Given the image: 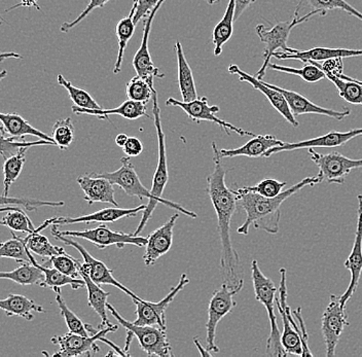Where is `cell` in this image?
Instances as JSON below:
<instances>
[{
    "label": "cell",
    "mask_w": 362,
    "mask_h": 357,
    "mask_svg": "<svg viewBox=\"0 0 362 357\" xmlns=\"http://www.w3.org/2000/svg\"><path fill=\"white\" fill-rule=\"evenodd\" d=\"M214 151V171L207 177V192L217 216V230L221 239V266L225 282L230 286H236L241 278H238L240 257L233 246L230 238V223L236 212L237 198L233 189H228L226 184V169L219 157L218 148L212 142Z\"/></svg>",
    "instance_id": "6da1fadb"
},
{
    "label": "cell",
    "mask_w": 362,
    "mask_h": 357,
    "mask_svg": "<svg viewBox=\"0 0 362 357\" xmlns=\"http://www.w3.org/2000/svg\"><path fill=\"white\" fill-rule=\"evenodd\" d=\"M319 184L320 182L317 175L314 177H307L273 198H267L251 192H243L240 189H233L236 196L238 204L246 212L245 221L237 232L239 234L248 235L249 229L253 227L257 230H264L269 234H277L279 232L280 218H281L280 208L284 201L305 187H314Z\"/></svg>",
    "instance_id": "7a4b0ae2"
},
{
    "label": "cell",
    "mask_w": 362,
    "mask_h": 357,
    "mask_svg": "<svg viewBox=\"0 0 362 357\" xmlns=\"http://www.w3.org/2000/svg\"><path fill=\"white\" fill-rule=\"evenodd\" d=\"M251 279L255 288V299L266 308L269 320H270L271 332L267 341V356H287L288 354L283 348L281 334H280L275 315L277 288L270 278L267 277L262 272L257 259H253L251 263Z\"/></svg>",
    "instance_id": "3957f363"
},
{
    "label": "cell",
    "mask_w": 362,
    "mask_h": 357,
    "mask_svg": "<svg viewBox=\"0 0 362 357\" xmlns=\"http://www.w3.org/2000/svg\"><path fill=\"white\" fill-rule=\"evenodd\" d=\"M122 166L117 170L112 171V172L104 173H93L94 175L99 176V177L106 178L110 180L113 185H117L130 197H136V198L148 199V204L146 205V209L144 210L141 221H140L139 226L133 234L138 236L140 233L144 230V228L148 223L149 219L151 218L156 207L158 204L157 199L151 195V191L147 189L139 176L136 173L134 165L130 161V157H124L121 160Z\"/></svg>",
    "instance_id": "277c9868"
},
{
    "label": "cell",
    "mask_w": 362,
    "mask_h": 357,
    "mask_svg": "<svg viewBox=\"0 0 362 357\" xmlns=\"http://www.w3.org/2000/svg\"><path fill=\"white\" fill-rule=\"evenodd\" d=\"M313 13H308L304 16H300L298 12H294L293 19L289 21L278 22L271 27L270 29L267 28L264 25H257L255 31L259 36L260 42L266 45L264 49V63L259 71L255 74V78L262 81L266 76V70L268 69L270 64L271 58L274 54L281 49L282 52H288L291 47H287L289 35L294 27L309 21L312 17H314Z\"/></svg>",
    "instance_id": "5b68a950"
},
{
    "label": "cell",
    "mask_w": 362,
    "mask_h": 357,
    "mask_svg": "<svg viewBox=\"0 0 362 357\" xmlns=\"http://www.w3.org/2000/svg\"><path fill=\"white\" fill-rule=\"evenodd\" d=\"M153 122H155L158 134V157L157 169H156V172L153 174V185H151V195L157 199L158 204L166 205V206L178 210L181 213L185 214V216H189V218H196L197 213H194V211H191V210L181 206L178 203L172 202V201L163 199L165 187H166L167 184H168L169 172L168 164H167L166 141H165V134L162 127V119H160V110L158 104V94L156 90L153 93Z\"/></svg>",
    "instance_id": "8992f818"
},
{
    "label": "cell",
    "mask_w": 362,
    "mask_h": 357,
    "mask_svg": "<svg viewBox=\"0 0 362 357\" xmlns=\"http://www.w3.org/2000/svg\"><path fill=\"white\" fill-rule=\"evenodd\" d=\"M107 310L112 314L117 322L126 329L127 333L133 334L138 339L140 347L148 356H173L171 345L167 336L166 329L153 325H137L134 322L124 320L121 314L115 310L112 305L108 304Z\"/></svg>",
    "instance_id": "52a82bcc"
},
{
    "label": "cell",
    "mask_w": 362,
    "mask_h": 357,
    "mask_svg": "<svg viewBox=\"0 0 362 357\" xmlns=\"http://www.w3.org/2000/svg\"><path fill=\"white\" fill-rule=\"evenodd\" d=\"M243 286L244 280L242 278L234 288L228 286L226 282H223L221 288L212 293L209 306H208V320L206 323V344H207V350L210 352H216V353L219 352V348L215 343L217 325L237 306L234 297L241 291Z\"/></svg>",
    "instance_id": "ba28073f"
},
{
    "label": "cell",
    "mask_w": 362,
    "mask_h": 357,
    "mask_svg": "<svg viewBox=\"0 0 362 357\" xmlns=\"http://www.w3.org/2000/svg\"><path fill=\"white\" fill-rule=\"evenodd\" d=\"M52 233L62 235L66 237H76V238L83 239L94 244L99 250H105L110 246H117V248H124L126 245H134L138 247L146 246L147 238L134 234H126L124 232H115L108 229L105 225L94 229L83 230H60L58 226H52Z\"/></svg>",
    "instance_id": "9c48e42d"
},
{
    "label": "cell",
    "mask_w": 362,
    "mask_h": 357,
    "mask_svg": "<svg viewBox=\"0 0 362 357\" xmlns=\"http://www.w3.org/2000/svg\"><path fill=\"white\" fill-rule=\"evenodd\" d=\"M90 336H85L74 334L71 332L64 336H55L51 339L53 344L58 345L60 350L53 356L71 357V356H90L100 351L96 341H100L102 336L117 331V325L103 327L96 331L90 324H86Z\"/></svg>",
    "instance_id": "30bf717a"
},
{
    "label": "cell",
    "mask_w": 362,
    "mask_h": 357,
    "mask_svg": "<svg viewBox=\"0 0 362 357\" xmlns=\"http://www.w3.org/2000/svg\"><path fill=\"white\" fill-rule=\"evenodd\" d=\"M308 153L318 167L317 177L320 184L323 182L332 185L345 184L346 176L349 175L354 169L362 167V159H349L337 151L322 155L316 151L315 148H308Z\"/></svg>",
    "instance_id": "8fae6325"
},
{
    "label": "cell",
    "mask_w": 362,
    "mask_h": 357,
    "mask_svg": "<svg viewBox=\"0 0 362 357\" xmlns=\"http://www.w3.org/2000/svg\"><path fill=\"white\" fill-rule=\"evenodd\" d=\"M52 235L55 237L57 240L61 241V242L64 243L65 245L71 246V247L76 248V250H78L83 259V264L79 263L78 261V267L83 272L89 275V277L93 281L96 282L99 286L105 284V286H115V288L121 289V291H123L127 295H129L133 300H142L140 299L137 295H135V293H133L131 289L123 286L119 280L115 279L112 275L113 271L110 270L105 264L102 263L99 259H95L81 244L76 242L74 239L67 238L66 236L57 234V233H52Z\"/></svg>",
    "instance_id": "7c38bea8"
},
{
    "label": "cell",
    "mask_w": 362,
    "mask_h": 357,
    "mask_svg": "<svg viewBox=\"0 0 362 357\" xmlns=\"http://www.w3.org/2000/svg\"><path fill=\"white\" fill-rule=\"evenodd\" d=\"M279 295L276 298V306L283 322L281 342L288 356H303V345L298 323L294 320L293 311L287 304L286 269H280Z\"/></svg>",
    "instance_id": "4fadbf2b"
},
{
    "label": "cell",
    "mask_w": 362,
    "mask_h": 357,
    "mask_svg": "<svg viewBox=\"0 0 362 357\" xmlns=\"http://www.w3.org/2000/svg\"><path fill=\"white\" fill-rule=\"evenodd\" d=\"M208 103L209 101H208L207 97H201V98L194 99V100L189 101V103L169 98L167 99L166 105L176 106V107L181 108L185 114L189 115L192 121L197 122V123H200V122H211V123L217 124V125H219V127L223 128L228 133V135L230 134V131H233V132H236L240 136H255V133L238 128L236 126L233 125V124L228 123V122L217 117L216 114L221 110V108L217 105H209Z\"/></svg>",
    "instance_id": "5bb4252c"
},
{
    "label": "cell",
    "mask_w": 362,
    "mask_h": 357,
    "mask_svg": "<svg viewBox=\"0 0 362 357\" xmlns=\"http://www.w3.org/2000/svg\"><path fill=\"white\" fill-rule=\"evenodd\" d=\"M189 279L185 273L181 275L180 282L177 286L170 291L168 295L160 300V302L153 303L148 300H133L136 306V318L135 324L137 325H153V327H160V329H166V310L170 306L176 295L180 291L185 288L189 284Z\"/></svg>",
    "instance_id": "9a60e30c"
},
{
    "label": "cell",
    "mask_w": 362,
    "mask_h": 357,
    "mask_svg": "<svg viewBox=\"0 0 362 357\" xmlns=\"http://www.w3.org/2000/svg\"><path fill=\"white\" fill-rule=\"evenodd\" d=\"M349 325L346 307L341 303V295H330V302L321 320V329L327 346V356H336V348L344 329Z\"/></svg>",
    "instance_id": "2e32d148"
},
{
    "label": "cell",
    "mask_w": 362,
    "mask_h": 357,
    "mask_svg": "<svg viewBox=\"0 0 362 357\" xmlns=\"http://www.w3.org/2000/svg\"><path fill=\"white\" fill-rule=\"evenodd\" d=\"M165 0H160L156 6V8L151 11L147 16V19L144 22V35H142L141 45L139 49L136 52L134 58H133V67H134L136 74L140 78H144L151 86H153V78H165L164 74H160V69L156 66L153 59L151 57L148 49L149 35H151V26H153V20L158 11L160 10Z\"/></svg>",
    "instance_id": "e0dca14e"
},
{
    "label": "cell",
    "mask_w": 362,
    "mask_h": 357,
    "mask_svg": "<svg viewBox=\"0 0 362 357\" xmlns=\"http://www.w3.org/2000/svg\"><path fill=\"white\" fill-rule=\"evenodd\" d=\"M359 136H362V128L353 129V130L347 131V132L332 131V132L322 135V136L304 140V141L291 142V144L284 142L283 146H276V148H271V150L267 151L264 153V158H270L274 153H281V151L303 150V148H339V146H345L350 140Z\"/></svg>",
    "instance_id": "ac0fdd59"
},
{
    "label": "cell",
    "mask_w": 362,
    "mask_h": 357,
    "mask_svg": "<svg viewBox=\"0 0 362 357\" xmlns=\"http://www.w3.org/2000/svg\"><path fill=\"white\" fill-rule=\"evenodd\" d=\"M228 74L239 76L240 81L248 83L249 85L252 86L253 89L262 93V94L267 97V99H268L269 103L272 104V106H273L293 127L298 128V126H300V123H298V119H296V117H294L293 112H291L288 103H287L286 99L284 98L281 93L278 92L277 90L273 89L268 83H264V81L259 80V78H255V76L246 74L243 70L240 69L238 65H230V66H228Z\"/></svg>",
    "instance_id": "d6986e66"
},
{
    "label": "cell",
    "mask_w": 362,
    "mask_h": 357,
    "mask_svg": "<svg viewBox=\"0 0 362 357\" xmlns=\"http://www.w3.org/2000/svg\"><path fill=\"white\" fill-rule=\"evenodd\" d=\"M358 209H357V228L355 233L354 244L348 259L344 266L350 272L351 279L349 286L345 293L341 295V303L346 307L352 295H354L361 281L362 274V195L357 196Z\"/></svg>",
    "instance_id": "ffe728a7"
},
{
    "label": "cell",
    "mask_w": 362,
    "mask_h": 357,
    "mask_svg": "<svg viewBox=\"0 0 362 357\" xmlns=\"http://www.w3.org/2000/svg\"><path fill=\"white\" fill-rule=\"evenodd\" d=\"M180 214L175 213L158 229L153 230L147 237L146 252L144 255V264L147 267L155 265L160 257L167 254L173 243V230Z\"/></svg>",
    "instance_id": "44dd1931"
},
{
    "label": "cell",
    "mask_w": 362,
    "mask_h": 357,
    "mask_svg": "<svg viewBox=\"0 0 362 357\" xmlns=\"http://www.w3.org/2000/svg\"><path fill=\"white\" fill-rule=\"evenodd\" d=\"M273 89L277 90L278 92L281 93L284 98L286 99L288 103L289 108L293 112L294 117H298L302 115H320L323 117H330V119H341L345 117H349L351 110L349 108H346L343 112H338V110H328V108L322 107V106L317 105V104L312 103L309 99L305 98L300 93L291 91V90L283 89V88L278 87V86L271 85Z\"/></svg>",
    "instance_id": "7402d4cb"
},
{
    "label": "cell",
    "mask_w": 362,
    "mask_h": 357,
    "mask_svg": "<svg viewBox=\"0 0 362 357\" xmlns=\"http://www.w3.org/2000/svg\"><path fill=\"white\" fill-rule=\"evenodd\" d=\"M146 205H140L135 208L110 207L103 208L98 211L93 212L86 216L78 218H69V216H55L52 218V226L72 225V223H115L119 219L129 218V216H137L139 212L146 209Z\"/></svg>",
    "instance_id": "603a6c76"
},
{
    "label": "cell",
    "mask_w": 362,
    "mask_h": 357,
    "mask_svg": "<svg viewBox=\"0 0 362 357\" xmlns=\"http://www.w3.org/2000/svg\"><path fill=\"white\" fill-rule=\"evenodd\" d=\"M362 56V49H334V47H313L308 51L289 49L288 52H276L273 57L281 59V60H300L304 63L315 62L321 63V61H327L334 58H352Z\"/></svg>",
    "instance_id": "cb8c5ba5"
},
{
    "label": "cell",
    "mask_w": 362,
    "mask_h": 357,
    "mask_svg": "<svg viewBox=\"0 0 362 357\" xmlns=\"http://www.w3.org/2000/svg\"><path fill=\"white\" fill-rule=\"evenodd\" d=\"M85 194V200L90 205L94 203H108L119 207L115 198V187L110 180L99 177L94 174H83L76 180Z\"/></svg>",
    "instance_id": "d4e9b609"
},
{
    "label": "cell",
    "mask_w": 362,
    "mask_h": 357,
    "mask_svg": "<svg viewBox=\"0 0 362 357\" xmlns=\"http://www.w3.org/2000/svg\"><path fill=\"white\" fill-rule=\"evenodd\" d=\"M282 140L276 139L273 135H255L247 144L234 150H219L221 159H230L235 157L264 158V153L276 146H283Z\"/></svg>",
    "instance_id": "484cf974"
},
{
    "label": "cell",
    "mask_w": 362,
    "mask_h": 357,
    "mask_svg": "<svg viewBox=\"0 0 362 357\" xmlns=\"http://www.w3.org/2000/svg\"><path fill=\"white\" fill-rule=\"evenodd\" d=\"M71 110L74 114L96 115L100 119H107L108 115H121L127 119H137L142 117H146L148 119L151 117L146 112V103L131 100V99H128L123 104L112 108V110H103V108L89 110V108H81L76 105L72 106Z\"/></svg>",
    "instance_id": "4316f807"
},
{
    "label": "cell",
    "mask_w": 362,
    "mask_h": 357,
    "mask_svg": "<svg viewBox=\"0 0 362 357\" xmlns=\"http://www.w3.org/2000/svg\"><path fill=\"white\" fill-rule=\"evenodd\" d=\"M26 252L29 259H30V263L37 267V268H40V270L42 271V273H44L45 279L44 281L40 284V288H52L55 293H60L61 288L66 286H69L70 288L74 289V291L85 288L86 283L83 278L79 279V278L67 276V275L63 274L62 272L57 270L54 267L53 268H49V267H45V265H40V264L37 263L36 259H34L33 252H31L28 248H26Z\"/></svg>",
    "instance_id": "83f0119b"
},
{
    "label": "cell",
    "mask_w": 362,
    "mask_h": 357,
    "mask_svg": "<svg viewBox=\"0 0 362 357\" xmlns=\"http://www.w3.org/2000/svg\"><path fill=\"white\" fill-rule=\"evenodd\" d=\"M334 10L343 11L362 21V13L353 8L346 0H298L296 12L300 15V13L305 12L313 13L315 16H325L328 12Z\"/></svg>",
    "instance_id": "f1b7e54d"
},
{
    "label": "cell",
    "mask_w": 362,
    "mask_h": 357,
    "mask_svg": "<svg viewBox=\"0 0 362 357\" xmlns=\"http://www.w3.org/2000/svg\"><path fill=\"white\" fill-rule=\"evenodd\" d=\"M79 275L83 278L86 283V288L88 291V302L89 306L95 313L98 314L101 318V324L99 325V329H103L106 327H112V323L108 320L107 317V298L110 297V293H106L103 289L97 284L96 282L93 281L87 273L83 272L78 267Z\"/></svg>",
    "instance_id": "f546056e"
},
{
    "label": "cell",
    "mask_w": 362,
    "mask_h": 357,
    "mask_svg": "<svg viewBox=\"0 0 362 357\" xmlns=\"http://www.w3.org/2000/svg\"><path fill=\"white\" fill-rule=\"evenodd\" d=\"M175 52L176 57H177L178 86H180L181 97H182V101L189 103V101L198 98V94H197L194 74H192L191 66L183 53L180 40L176 42Z\"/></svg>",
    "instance_id": "4dcf8cb0"
},
{
    "label": "cell",
    "mask_w": 362,
    "mask_h": 357,
    "mask_svg": "<svg viewBox=\"0 0 362 357\" xmlns=\"http://www.w3.org/2000/svg\"><path fill=\"white\" fill-rule=\"evenodd\" d=\"M0 309L6 312L8 316H19L27 322L34 320L35 313H45V310L40 305L36 304L34 300L22 295H8L6 299L0 300Z\"/></svg>",
    "instance_id": "1f68e13d"
},
{
    "label": "cell",
    "mask_w": 362,
    "mask_h": 357,
    "mask_svg": "<svg viewBox=\"0 0 362 357\" xmlns=\"http://www.w3.org/2000/svg\"><path fill=\"white\" fill-rule=\"evenodd\" d=\"M49 226H51V223H49V219H47L42 226L36 228L33 233L27 234L25 238L20 237L22 242L24 243L25 247L28 248L33 254L40 255L42 257H47V259L54 257V255L67 254L64 248L53 245L47 237L40 234V232L47 229Z\"/></svg>",
    "instance_id": "d6a6232c"
},
{
    "label": "cell",
    "mask_w": 362,
    "mask_h": 357,
    "mask_svg": "<svg viewBox=\"0 0 362 357\" xmlns=\"http://www.w3.org/2000/svg\"><path fill=\"white\" fill-rule=\"evenodd\" d=\"M0 122L2 123V127L6 131L8 137L17 139V137H24L26 135L38 137L40 139L49 140L54 142L53 139L42 131L33 127L29 124L24 117L18 114H2L0 112ZM55 144V142H54Z\"/></svg>",
    "instance_id": "836d02e7"
},
{
    "label": "cell",
    "mask_w": 362,
    "mask_h": 357,
    "mask_svg": "<svg viewBox=\"0 0 362 357\" xmlns=\"http://www.w3.org/2000/svg\"><path fill=\"white\" fill-rule=\"evenodd\" d=\"M323 72H325V78L336 86L339 96L344 100L355 105H362V81L346 76L344 72H338V74Z\"/></svg>",
    "instance_id": "e575fe53"
},
{
    "label": "cell",
    "mask_w": 362,
    "mask_h": 357,
    "mask_svg": "<svg viewBox=\"0 0 362 357\" xmlns=\"http://www.w3.org/2000/svg\"><path fill=\"white\" fill-rule=\"evenodd\" d=\"M235 8L236 0H228V6L223 19L214 27L212 42L214 45V55L223 53V47L230 40L234 31Z\"/></svg>",
    "instance_id": "d590c367"
},
{
    "label": "cell",
    "mask_w": 362,
    "mask_h": 357,
    "mask_svg": "<svg viewBox=\"0 0 362 357\" xmlns=\"http://www.w3.org/2000/svg\"><path fill=\"white\" fill-rule=\"evenodd\" d=\"M0 279H8L20 286H40L45 279L44 273L31 263L21 264L15 270L0 272Z\"/></svg>",
    "instance_id": "8d00e7d4"
},
{
    "label": "cell",
    "mask_w": 362,
    "mask_h": 357,
    "mask_svg": "<svg viewBox=\"0 0 362 357\" xmlns=\"http://www.w3.org/2000/svg\"><path fill=\"white\" fill-rule=\"evenodd\" d=\"M134 22L132 17L123 18L119 20L117 27H115V33H117V44H119V51H117V61H115L113 74H117L122 71V64H123L124 51H126L127 45L129 40L132 38L135 31Z\"/></svg>",
    "instance_id": "74e56055"
},
{
    "label": "cell",
    "mask_w": 362,
    "mask_h": 357,
    "mask_svg": "<svg viewBox=\"0 0 362 357\" xmlns=\"http://www.w3.org/2000/svg\"><path fill=\"white\" fill-rule=\"evenodd\" d=\"M30 148H22L15 155L11 156L8 159L4 160V195L8 196L11 185L16 182L19 178L20 174L23 170L25 162H26V151Z\"/></svg>",
    "instance_id": "f35d334b"
},
{
    "label": "cell",
    "mask_w": 362,
    "mask_h": 357,
    "mask_svg": "<svg viewBox=\"0 0 362 357\" xmlns=\"http://www.w3.org/2000/svg\"><path fill=\"white\" fill-rule=\"evenodd\" d=\"M56 146V144L45 139H40L37 141H18L13 137H8L4 127L0 126V155L4 160L17 153L22 148H33V146Z\"/></svg>",
    "instance_id": "ab89813d"
},
{
    "label": "cell",
    "mask_w": 362,
    "mask_h": 357,
    "mask_svg": "<svg viewBox=\"0 0 362 357\" xmlns=\"http://www.w3.org/2000/svg\"><path fill=\"white\" fill-rule=\"evenodd\" d=\"M26 210L18 208V209L10 210L4 218L0 219V225L8 228L13 232L25 233L31 234L35 230L31 219L27 216Z\"/></svg>",
    "instance_id": "60d3db41"
},
{
    "label": "cell",
    "mask_w": 362,
    "mask_h": 357,
    "mask_svg": "<svg viewBox=\"0 0 362 357\" xmlns=\"http://www.w3.org/2000/svg\"><path fill=\"white\" fill-rule=\"evenodd\" d=\"M65 203L62 201H42L36 199L25 198V197H10L0 195V207L6 206H22L23 209L27 211H36L40 207H61L64 206Z\"/></svg>",
    "instance_id": "b9f144b4"
},
{
    "label": "cell",
    "mask_w": 362,
    "mask_h": 357,
    "mask_svg": "<svg viewBox=\"0 0 362 357\" xmlns=\"http://www.w3.org/2000/svg\"><path fill=\"white\" fill-rule=\"evenodd\" d=\"M57 80H58L59 85L62 86L66 90L74 105L81 108H89V110H100L101 106L96 103V100L90 96L89 93L74 87L62 74H58Z\"/></svg>",
    "instance_id": "7bdbcfd3"
},
{
    "label": "cell",
    "mask_w": 362,
    "mask_h": 357,
    "mask_svg": "<svg viewBox=\"0 0 362 357\" xmlns=\"http://www.w3.org/2000/svg\"><path fill=\"white\" fill-rule=\"evenodd\" d=\"M268 69L275 70V71L284 72V74H293V76H298L305 83H314L317 81L325 78V72L322 71L316 65L309 63L305 65L302 69H293V67L282 66V65L269 64Z\"/></svg>",
    "instance_id": "ee69618b"
},
{
    "label": "cell",
    "mask_w": 362,
    "mask_h": 357,
    "mask_svg": "<svg viewBox=\"0 0 362 357\" xmlns=\"http://www.w3.org/2000/svg\"><path fill=\"white\" fill-rule=\"evenodd\" d=\"M52 139L60 150L65 151L74 139V126L70 117L60 119L54 125Z\"/></svg>",
    "instance_id": "f6af8a7d"
},
{
    "label": "cell",
    "mask_w": 362,
    "mask_h": 357,
    "mask_svg": "<svg viewBox=\"0 0 362 357\" xmlns=\"http://www.w3.org/2000/svg\"><path fill=\"white\" fill-rule=\"evenodd\" d=\"M155 91L153 86L149 85L144 78L139 76H134L129 83H127L126 93L129 99L139 103H147L153 99V93Z\"/></svg>",
    "instance_id": "bcb514c9"
},
{
    "label": "cell",
    "mask_w": 362,
    "mask_h": 357,
    "mask_svg": "<svg viewBox=\"0 0 362 357\" xmlns=\"http://www.w3.org/2000/svg\"><path fill=\"white\" fill-rule=\"evenodd\" d=\"M56 302L57 304H58L59 309H60L61 315L63 316L65 322H66L69 332L74 334H81V336H90L85 323H83L78 316L68 308L66 303H65L62 295H61V291L60 293H56Z\"/></svg>",
    "instance_id": "7dc6e473"
},
{
    "label": "cell",
    "mask_w": 362,
    "mask_h": 357,
    "mask_svg": "<svg viewBox=\"0 0 362 357\" xmlns=\"http://www.w3.org/2000/svg\"><path fill=\"white\" fill-rule=\"evenodd\" d=\"M285 187H286V182H278V180L269 178V180H262L259 184L253 185V187H240V189L243 192L259 194V195L267 197V198H273V197L281 194Z\"/></svg>",
    "instance_id": "c3c4849f"
},
{
    "label": "cell",
    "mask_w": 362,
    "mask_h": 357,
    "mask_svg": "<svg viewBox=\"0 0 362 357\" xmlns=\"http://www.w3.org/2000/svg\"><path fill=\"white\" fill-rule=\"evenodd\" d=\"M78 259L72 257L68 254L54 255L49 257V263L52 264L54 268L72 278L81 277L79 275Z\"/></svg>",
    "instance_id": "681fc988"
},
{
    "label": "cell",
    "mask_w": 362,
    "mask_h": 357,
    "mask_svg": "<svg viewBox=\"0 0 362 357\" xmlns=\"http://www.w3.org/2000/svg\"><path fill=\"white\" fill-rule=\"evenodd\" d=\"M160 1V0H133L132 10L129 16L132 17L136 25L140 20L148 16Z\"/></svg>",
    "instance_id": "f907efd6"
},
{
    "label": "cell",
    "mask_w": 362,
    "mask_h": 357,
    "mask_svg": "<svg viewBox=\"0 0 362 357\" xmlns=\"http://www.w3.org/2000/svg\"><path fill=\"white\" fill-rule=\"evenodd\" d=\"M110 1V0H90V4H88L87 8L81 13V15H79L76 20H72L71 22H65V23L61 25L60 30L64 33H68V31L74 28L76 25H78L81 21H83V20H85L86 18L93 12V11L96 10V8H104L105 4H108Z\"/></svg>",
    "instance_id": "816d5d0a"
},
{
    "label": "cell",
    "mask_w": 362,
    "mask_h": 357,
    "mask_svg": "<svg viewBox=\"0 0 362 357\" xmlns=\"http://www.w3.org/2000/svg\"><path fill=\"white\" fill-rule=\"evenodd\" d=\"M294 320L298 323V331H300V340H302L303 345V356H313V353L310 351L309 336H308L307 329H305V324L304 318H303L302 308L298 307L296 310L293 311Z\"/></svg>",
    "instance_id": "f5cc1de1"
},
{
    "label": "cell",
    "mask_w": 362,
    "mask_h": 357,
    "mask_svg": "<svg viewBox=\"0 0 362 357\" xmlns=\"http://www.w3.org/2000/svg\"><path fill=\"white\" fill-rule=\"evenodd\" d=\"M123 151L127 157H137L144 151V144L136 137H129L124 146Z\"/></svg>",
    "instance_id": "db71d44e"
},
{
    "label": "cell",
    "mask_w": 362,
    "mask_h": 357,
    "mask_svg": "<svg viewBox=\"0 0 362 357\" xmlns=\"http://www.w3.org/2000/svg\"><path fill=\"white\" fill-rule=\"evenodd\" d=\"M255 0H236V8H235V21H237L242 13L245 12L246 10L255 2Z\"/></svg>",
    "instance_id": "11a10c76"
},
{
    "label": "cell",
    "mask_w": 362,
    "mask_h": 357,
    "mask_svg": "<svg viewBox=\"0 0 362 357\" xmlns=\"http://www.w3.org/2000/svg\"><path fill=\"white\" fill-rule=\"evenodd\" d=\"M21 6H23V8H35L36 10L42 11L40 6H38V0H21L20 4H17L16 6H11V8H8L6 12H11V11L16 10V8H21Z\"/></svg>",
    "instance_id": "9f6ffc18"
},
{
    "label": "cell",
    "mask_w": 362,
    "mask_h": 357,
    "mask_svg": "<svg viewBox=\"0 0 362 357\" xmlns=\"http://www.w3.org/2000/svg\"><path fill=\"white\" fill-rule=\"evenodd\" d=\"M6 59H17V60H21L23 59L21 55H19L15 52H6V53H0V62L1 61L6 60Z\"/></svg>",
    "instance_id": "6f0895ef"
},
{
    "label": "cell",
    "mask_w": 362,
    "mask_h": 357,
    "mask_svg": "<svg viewBox=\"0 0 362 357\" xmlns=\"http://www.w3.org/2000/svg\"><path fill=\"white\" fill-rule=\"evenodd\" d=\"M128 139L129 137L127 136V134L122 133V134L117 135V139H115V144H117V146H119V148H123Z\"/></svg>",
    "instance_id": "680465c9"
},
{
    "label": "cell",
    "mask_w": 362,
    "mask_h": 357,
    "mask_svg": "<svg viewBox=\"0 0 362 357\" xmlns=\"http://www.w3.org/2000/svg\"><path fill=\"white\" fill-rule=\"evenodd\" d=\"M194 343L196 344L197 347H198L199 351H200L201 356H209L211 352L209 350H205L201 345L200 341H199L198 338L194 339Z\"/></svg>",
    "instance_id": "91938a15"
},
{
    "label": "cell",
    "mask_w": 362,
    "mask_h": 357,
    "mask_svg": "<svg viewBox=\"0 0 362 357\" xmlns=\"http://www.w3.org/2000/svg\"><path fill=\"white\" fill-rule=\"evenodd\" d=\"M6 76H8V71H6V70H2V71H0V81L4 80V78H6Z\"/></svg>",
    "instance_id": "94428289"
},
{
    "label": "cell",
    "mask_w": 362,
    "mask_h": 357,
    "mask_svg": "<svg viewBox=\"0 0 362 357\" xmlns=\"http://www.w3.org/2000/svg\"><path fill=\"white\" fill-rule=\"evenodd\" d=\"M217 0H208V4H210V6H211V4H214L215 2H216Z\"/></svg>",
    "instance_id": "6125c7cd"
},
{
    "label": "cell",
    "mask_w": 362,
    "mask_h": 357,
    "mask_svg": "<svg viewBox=\"0 0 362 357\" xmlns=\"http://www.w3.org/2000/svg\"><path fill=\"white\" fill-rule=\"evenodd\" d=\"M4 23V18H2V16L0 15V26H1V25Z\"/></svg>",
    "instance_id": "be15d7a7"
}]
</instances>
